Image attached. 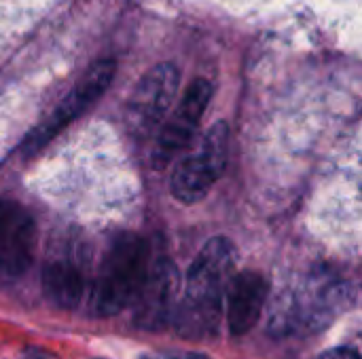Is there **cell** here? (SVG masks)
Returning a JSON list of instances; mask_svg holds the SVG:
<instances>
[{"mask_svg": "<svg viewBox=\"0 0 362 359\" xmlns=\"http://www.w3.org/2000/svg\"><path fill=\"white\" fill-rule=\"evenodd\" d=\"M238 250L227 237L210 239L189 267L185 300L176 324L187 336H210L216 332L229 281L235 275Z\"/></svg>", "mask_w": 362, "mask_h": 359, "instance_id": "obj_1", "label": "cell"}, {"mask_svg": "<svg viewBox=\"0 0 362 359\" xmlns=\"http://www.w3.org/2000/svg\"><path fill=\"white\" fill-rule=\"evenodd\" d=\"M148 269L146 241L136 233H121L112 239L91 292V311L98 317H112L132 305Z\"/></svg>", "mask_w": 362, "mask_h": 359, "instance_id": "obj_2", "label": "cell"}, {"mask_svg": "<svg viewBox=\"0 0 362 359\" xmlns=\"http://www.w3.org/2000/svg\"><path fill=\"white\" fill-rule=\"evenodd\" d=\"M227 152L229 125L225 121H216L206 131L197 152L187 154L176 163L170 178L172 195L185 205H193L206 199L227 167Z\"/></svg>", "mask_w": 362, "mask_h": 359, "instance_id": "obj_3", "label": "cell"}, {"mask_svg": "<svg viewBox=\"0 0 362 359\" xmlns=\"http://www.w3.org/2000/svg\"><path fill=\"white\" fill-rule=\"evenodd\" d=\"M117 72V63L112 59H100L95 61L85 76L76 83V87L57 104V108L25 138L21 144V152L25 157L36 154L42 150L62 129H66L72 121L83 116L110 87Z\"/></svg>", "mask_w": 362, "mask_h": 359, "instance_id": "obj_4", "label": "cell"}, {"mask_svg": "<svg viewBox=\"0 0 362 359\" xmlns=\"http://www.w3.org/2000/svg\"><path fill=\"white\" fill-rule=\"evenodd\" d=\"M178 85H180V70L176 68V63L163 61L151 68L140 78V83L136 85V89L127 99L125 106L127 129L138 138L151 135L170 112L178 93Z\"/></svg>", "mask_w": 362, "mask_h": 359, "instance_id": "obj_5", "label": "cell"}, {"mask_svg": "<svg viewBox=\"0 0 362 359\" xmlns=\"http://www.w3.org/2000/svg\"><path fill=\"white\" fill-rule=\"evenodd\" d=\"M212 83L202 76L187 87L185 95L176 106V112L170 116V121H165L155 140L151 154V163L155 169H165L182 150L189 148L199 127V121L212 99Z\"/></svg>", "mask_w": 362, "mask_h": 359, "instance_id": "obj_6", "label": "cell"}, {"mask_svg": "<svg viewBox=\"0 0 362 359\" xmlns=\"http://www.w3.org/2000/svg\"><path fill=\"white\" fill-rule=\"evenodd\" d=\"M178 286L180 275L174 262H170L168 258L148 262L146 275L132 300L134 322L144 330L163 328L174 315Z\"/></svg>", "mask_w": 362, "mask_h": 359, "instance_id": "obj_7", "label": "cell"}, {"mask_svg": "<svg viewBox=\"0 0 362 359\" xmlns=\"http://www.w3.org/2000/svg\"><path fill=\"white\" fill-rule=\"evenodd\" d=\"M36 252V222L32 214L13 199H0V273L23 275Z\"/></svg>", "mask_w": 362, "mask_h": 359, "instance_id": "obj_8", "label": "cell"}, {"mask_svg": "<svg viewBox=\"0 0 362 359\" xmlns=\"http://www.w3.org/2000/svg\"><path fill=\"white\" fill-rule=\"evenodd\" d=\"M269 281L259 271H242L235 273L227 286V326L233 336H242L250 332L267 303Z\"/></svg>", "mask_w": 362, "mask_h": 359, "instance_id": "obj_9", "label": "cell"}, {"mask_svg": "<svg viewBox=\"0 0 362 359\" xmlns=\"http://www.w3.org/2000/svg\"><path fill=\"white\" fill-rule=\"evenodd\" d=\"M42 290L53 307L72 311L83 298L85 281L78 269L70 262H51L42 273Z\"/></svg>", "mask_w": 362, "mask_h": 359, "instance_id": "obj_10", "label": "cell"}, {"mask_svg": "<svg viewBox=\"0 0 362 359\" xmlns=\"http://www.w3.org/2000/svg\"><path fill=\"white\" fill-rule=\"evenodd\" d=\"M320 359H361V355L352 347H335V349L325 351Z\"/></svg>", "mask_w": 362, "mask_h": 359, "instance_id": "obj_11", "label": "cell"}, {"mask_svg": "<svg viewBox=\"0 0 362 359\" xmlns=\"http://www.w3.org/2000/svg\"><path fill=\"white\" fill-rule=\"evenodd\" d=\"M148 359H210V358H206V355H202V353H159V355H155V358H148Z\"/></svg>", "mask_w": 362, "mask_h": 359, "instance_id": "obj_12", "label": "cell"}]
</instances>
